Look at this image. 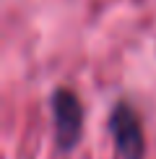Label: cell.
I'll return each mask as SVG.
<instances>
[{
  "label": "cell",
  "mask_w": 156,
  "mask_h": 159,
  "mask_svg": "<svg viewBox=\"0 0 156 159\" xmlns=\"http://www.w3.org/2000/svg\"><path fill=\"white\" fill-rule=\"evenodd\" d=\"M112 136L115 143L120 149V154L125 159H141L143 157V133H141V123L135 117V112L128 104H120L112 112Z\"/></svg>",
  "instance_id": "cell-1"
},
{
  "label": "cell",
  "mask_w": 156,
  "mask_h": 159,
  "mask_svg": "<svg viewBox=\"0 0 156 159\" xmlns=\"http://www.w3.org/2000/svg\"><path fill=\"white\" fill-rule=\"evenodd\" d=\"M55 110V125L63 146H73L78 133H81V104L70 91H57L52 99Z\"/></svg>",
  "instance_id": "cell-2"
}]
</instances>
